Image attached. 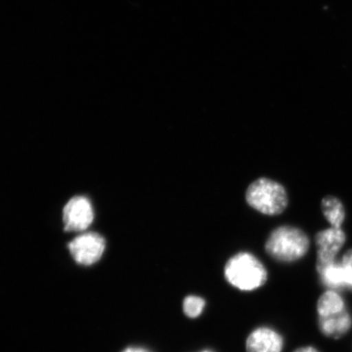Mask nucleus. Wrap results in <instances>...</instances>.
Returning <instances> with one entry per match:
<instances>
[{"instance_id":"1","label":"nucleus","mask_w":352,"mask_h":352,"mask_svg":"<svg viewBox=\"0 0 352 352\" xmlns=\"http://www.w3.org/2000/svg\"><path fill=\"white\" fill-rule=\"evenodd\" d=\"M310 247L309 238L302 229L280 226L271 232L265 243L268 256L279 263H291L302 258Z\"/></svg>"},{"instance_id":"2","label":"nucleus","mask_w":352,"mask_h":352,"mask_svg":"<svg viewBox=\"0 0 352 352\" xmlns=\"http://www.w3.org/2000/svg\"><path fill=\"white\" fill-rule=\"evenodd\" d=\"M227 282L240 291L251 292L267 282L268 273L263 263L250 252H239L226 265Z\"/></svg>"},{"instance_id":"3","label":"nucleus","mask_w":352,"mask_h":352,"mask_svg":"<svg viewBox=\"0 0 352 352\" xmlns=\"http://www.w3.org/2000/svg\"><path fill=\"white\" fill-rule=\"evenodd\" d=\"M250 207L266 215L282 214L288 207L289 199L283 185L270 178H259L245 192Z\"/></svg>"},{"instance_id":"4","label":"nucleus","mask_w":352,"mask_h":352,"mask_svg":"<svg viewBox=\"0 0 352 352\" xmlns=\"http://www.w3.org/2000/svg\"><path fill=\"white\" fill-rule=\"evenodd\" d=\"M69 251L78 264L92 265L103 256L106 243L97 233H85L69 243Z\"/></svg>"},{"instance_id":"5","label":"nucleus","mask_w":352,"mask_h":352,"mask_svg":"<svg viewBox=\"0 0 352 352\" xmlns=\"http://www.w3.org/2000/svg\"><path fill=\"white\" fill-rule=\"evenodd\" d=\"M346 236L342 228H330L322 230L315 236L317 248L316 268L323 267L337 261V256L346 243Z\"/></svg>"},{"instance_id":"6","label":"nucleus","mask_w":352,"mask_h":352,"mask_svg":"<svg viewBox=\"0 0 352 352\" xmlns=\"http://www.w3.org/2000/svg\"><path fill=\"white\" fill-rule=\"evenodd\" d=\"M63 219L65 230L69 232H82L87 230L94 219L91 203L87 197H74L65 206Z\"/></svg>"},{"instance_id":"7","label":"nucleus","mask_w":352,"mask_h":352,"mask_svg":"<svg viewBox=\"0 0 352 352\" xmlns=\"http://www.w3.org/2000/svg\"><path fill=\"white\" fill-rule=\"evenodd\" d=\"M283 347V337L270 327L256 328L245 342L247 352H282Z\"/></svg>"},{"instance_id":"8","label":"nucleus","mask_w":352,"mask_h":352,"mask_svg":"<svg viewBox=\"0 0 352 352\" xmlns=\"http://www.w3.org/2000/svg\"><path fill=\"white\" fill-rule=\"evenodd\" d=\"M318 325L320 332L325 337L340 339L351 330L352 317L346 310L333 316L318 317Z\"/></svg>"},{"instance_id":"9","label":"nucleus","mask_w":352,"mask_h":352,"mask_svg":"<svg viewBox=\"0 0 352 352\" xmlns=\"http://www.w3.org/2000/svg\"><path fill=\"white\" fill-rule=\"evenodd\" d=\"M346 305L340 292L327 289L317 302L318 317H330L346 311Z\"/></svg>"},{"instance_id":"10","label":"nucleus","mask_w":352,"mask_h":352,"mask_svg":"<svg viewBox=\"0 0 352 352\" xmlns=\"http://www.w3.org/2000/svg\"><path fill=\"white\" fill-rule=\"evenodd\" d=\"M321 208L331 227L342 228V223L346 219V210L339 199L333 196L325 197L322 200Z\"/></svg>"},{"instance_id":"11","label":"nucleus","mask_w":352,"mask_h":352,"mask_svg":"<svg viewBox=\"0 0 352 352\" xmlns=\"http://www.w3.org/2000/svg\"><path fill=\"white\" fill-rule=\"evenodd\" d=\"M205 305V300L200 296H189L183 302V311L190 318H197L203 312Z\"/></svg>"},{"instance_id":"12","label":"nucleus","mask_w":352,"mask_h":352,"mask_svg":"<svg viewBox=\"0 0 352 352\" xmlns=\"http://www.w3.org/2000/svg\"><path fill=\"white\" fill-rule=\"evenodd\" d=\"M340 261L344 272L346 289L352 292V249L349 250Z\"/></svg>"},{"instance_id":"13","label":"nucleus","mask_w":352,"mask_h":352,"mask_svg":"<svg viewBox=\"0 0 352 352\" xmlns=\"http://www.w3.org/2000/svg\"><path fill=\"white\" fill-rule=\"evenodd\" d=\"M294 352H319L316 349L312 346H305L300 347V349H296V351Z\"/></svg>"},{"instance_id":"14","label":"nucleus","mask_w":352,"mask_h":352,"mask_svg":"<svg viewBox=\"0 0 352 352\" xmlns=\"http://www.w3.org/2000/svg\"><path fill=\"white\" fill-rule=\"evenodd\" d=\"M122 352H150L147 351V349H142V347H129V349H126V351Z\"/></svg>"},{"instance_id":"15","label":"nucleus","mask_w":352,"mask_h":352,"mask_svg":"<svg viewBox=\"0 0 352 352\" xmlns=\"http://www.w3.org/2000/svg\"><path fill=\"white\" fill-rule=\"evenodd\" d=\"M201 352H212V351H201Z\"/></svg>"}]
</instances>
